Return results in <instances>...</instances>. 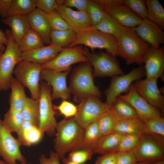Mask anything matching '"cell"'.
Returning a JSON list of instances; mask_svg holds the SVG:
<instances>
[{"instance_id":"cell-8","label":"cell","mask_w":164,"mask_h":164,"mask_svg":"<svg viewBox=\"0 0 164 164\" xmlns=\"http://www.w3.org/2000/svg\"><path fill=\"white\" fill-rule=\"evenodd\" d=\"M39 97V120L38 128L44 134L52 136L56 132L57 122L55 118L56 111L53 107L51 97V86L46 83L40 82Z\"/></svg>"},{"instance_id":"cell-27","label":"cell","mask_w":164,"mask_h":164,"mask_svg":"<svg viewBox=\"0 0 164 164\" xmlns=\"http://www.w3.org/2000/svg\"><path fill=\"white\" fill-rule=\"evenodd\" d=\"M114 132L142 134L145 132V124L138 117L122 120L118 121Z\"/></svg>"},{"instance_id":"cell-42","label":"cell","mask_w":164,"mask_h":164,"mask_svg":"<svg viewBox=\"0 0 164 164\" xmlns=\"http://www.w3.org/2000/svg\"><path fill=\"white\" fill-rule=\"evenodd\" d=\"M93 154L92 149H78L71 151L67 159L78 164H84L91 158Z\"/></svg>"},{"instance_id":"cell-25","label":"cell","mask_w":164,"mask_h":164,"mask_svg":"<svg viewBox=\"0 0 164 164\" xmlns=\"http://www.w3.org/2000/svg\"><path fill=\"white\" fill-rule=\"evenodd\" d=\"M125 134L114 132L102 135L92 148L94 153L104 154L114 152L121 139Z\"/></svg>"},{"instance_id":"cell-43","label":"cell","mask_w":164,"mask_h":164,"mask_svg":"<svg viewBox=\"0 0 164 164\" xmlns=\"http://www.w3.org/2000/svg\"><path fill=\"white\" fill-rule=\"evenodd\" d=\"M124 4L142 19H147L145 0H124Z\"/></svg>"},{"instance_id":"cell-50","label":"cell","mask_w":164,"mask_h":164,"mask_svg":"<svg viewBox=\"0 0 164 164\" xmlns=\"http://www.w3.org/2000/svg\"><path fill=\"white\" fill-rule=\"evenodd\" d=\"M12 0H0V16L3 19L8 17Z\"/></svg>"},{"instance_id":"cell-9","label":"cell","mask_w":164,"mask_h":164,"mask_svg":"<svg viewBox=\"0 0 164 164\" xmlns=\"http://www.w3.org/2000/svg\"><path fill=\"white\" fill-rule=\"evenodd\" d=\"M41 64L21 60L16 66L13 73L15 78L29 90L31 98L39 99L40 94V76Z\"/></svg>"},{"instance_id":"cell-10","label":"cell","mask_w":164,"mask_h":164,"mask_svg":"<svg viewBox=\"0 0 164 164\" xmlns=\"http://www.w3.org/2000/svg\"><path fill=\"white\" fill-rule=\"evenodd\" d=\"M79 103L77 114L73 118L84 129L110 111V107L105 102H102L97 97H87Z\"/></svg>"},{"instance_id":"cell-45","label":"cell","mask_w":164,"mask_h":164,"mask_svg":"<svg viewBox=\"0 0 164 164\" xmlns=\"http://www.w3.org/2000/svg\"><path fill=\"white\" fill-rule=\"evenodd\" d=\"M63 0H36L37 8L47 14L56 10L57 6L63 4Z\"/></svg>"},{"instance_id":"cell-35","label":"cell","mask_w":164,"mask_h":164,"mask_svg":"<svg viewBox=\"0 0 164 164\" xmlns=\"http://www.w3.org/2000/svg\"><path fill=\"white\" fill-rule=\"evenodd\" d=\"M36 0H12L9 16L28 15L36 7Z\"/></svg>"},{"instance_id":"cell-6","label":"cell","mask_w":164,"mask_h":164,"mask_svg":"<svg viewBox=\"0 0 164 164\" xmlns=\"http://www.w3.org/2000/svg\"><path fill=\"white\" fill-rule=\"evenodd\" d=\"M82 45L89 47L92 51L95 49H104L107 52L119 56L117 38L98 30H88L77 33L75 39L68 48Z\"/></svg>"},{"instance_id":"cell-11","label":"cell","mask_w":164,"mask_h":164,"mask_svg":"<svg viewBox=\"0 0 164 164\" xmlns=\"http://www.w3.org/2000/svg\"><path fill=\"white\" fill-rule=\"evenodd\" d=\"M110 16L127 28L136 27L142 19L124 4V0H94Z\"/></svg>"},{"instance_id":"cell-22","label":"cell","mask_w":164,"mask_h":164,"mask_svg":"<svg viewBox=\"0 0 164 164\" xmlns=\"http://www.w3.org/2000/svg\"><path fill=\"white\" fill-rule=\"evenodd\" d=\"M64 48L50 44L22 53V60L42 64L55 57Z\"/></svg>"},{"instance_id":"cell-37","label":"cell","mask_w":164,"mask_h":164,"mask_svg":"<svg viewBox=\"0 0 164 164\" xmlns=\"http://www.w3.org/2000/svg\"><path fill=\"white\" fill-rule=\"evenodd\" d=\"M142 134H125L121 139L114 152L133 150L138 145Z\"/></svg>"},{"instance_id":"cell-2","label":"cell","mask_w":164,"mask_h":164,"mask_svg":"<svg viewBox=\"0 0 164 164\" xmlns=\"http://www.w3.org/2000/svg\"><path fill=\"white\" fill-rule=\"evenodd\" d=\"M117 39L118 56L125 60L127 64L142 66L143 57L150 46L138 35L134 28L125 27Z\"/></svg>"},{"instance_id":"cell-33","label":"cell","mask_w":164,"mask_h":164,"mask_svg":"<svg viewBox=\"0 0 164 164\" xmlns=\"http://www.w3.org/2000/svg\"><path fill=\"white\" fill-rule=\"evenodd\" d=\"M77 32L73 29L62 31L51 30L50 44L64 48L69 46L76 39Z\"/></svg>"},{"instance_id":"cell-15","label":"cell","mask_w":164,"mask_h":164,"mask_svg":"<svg viewBox=\"0 0 164 164\" xmlns=\"http://www.w3.org/2000/svg\"><path fill=\"white\" fill-rule=\"evenodd\" d=\"M129 104L135 110L138 117L144 122L154 118L162 116L159 109L154 107L142 97L132 84L126 94L118 96Z\"/></svg>"},{"instance_id":"cell-16","label":"cell","mask_w":164,"mask_h":164,"mask_svg":"<svg viewBox=\"0 0 164 164\" xmlns=\"http://www.w3.org/2000/svg\"><path fill=\"white\" fill-rule=\"evenodd\" d=\"M70 71L59 72L51 69H42L40 79L51 86L52 100L59 98L63 100L70 99L71 93L66 83L67 77Z\"/></svg>"},{"instance_id":"cell-55","label":"cell","mask_w":164,"mask_h":164,"mask_svg":"<svg viewBox=\"0 0 164 164\" xmlns=\"http://www.w3.org/2000/svg\"><path fill=\"white\" fill-rule=\"evenodd\" d=\"M134 164H147L141 162H137Z\"/></svg>"},{"instance_id":"cell-48","label":"cell","mask_w":164,"mask_h":164,"mask_svg":"<svg viewBox=\"0 0 164 164\" xmlns=\"http://www.w3.org/2000/svg\"><path fill=\"white\" fill-rule=\"evenodd\" d=\"M60 158L55 152L51 151L50 156L47 158L44 155H42L39 158V164H60Z\"/></svg>"},{"instance_id":"cell-44","label":"cell","mask_w":164,"mask_h":164,"mask_svg":"<svg viewBox=\"0 0 164 164\" xmlns=\"http://www.w3.org/2000/svg\"><path fill=\"white\" fill-rule=\"evenodd\" d=\"M53 107L55 111H58L60 114L64 117L65 119L74 117L77 110V106L65 100H63L58 106L53 105Z\"/></svg>"},{"instance_id":"cell-32","label":"cell","mask_w":164,"mask_h":164,"mask_svg":"<svg viewBox=\"0 0 164 164\" xmlns=\"http://www.w3.org/2000/svg\"><path fill=\"white\" fill-rule=\"evenodd\" d=\"M44 42L37 32L29 29L22 37L19 45L22 52L35 49L44 46Z\"/></svg>"},{"instance_id":"cell-12","label":"cell","mask_w":164,"mask_h":164,"mask_svg":"<svg viewBox=\"0 0 164 164\" xmlns=\"http://www.w3.org/2000/svg\"><path fill=\"white\" fill-rule=\"evenodd\" d=\"M145 76L144 67L141 66L133 68L126 74L111 77L108 88L105 91V103L110 106L114 99L123 93L128 92L132 83Z\"/></svg>"},{"instance_id":"cell-5","label":"cell","mask_w":164,"mask_h":164,"mask_svg":"<svg viewBox=\"0 0 164 164\" xmlns=\"http://www.w3.org/2000/svg\"><path fill=\"white\" fill-rule=\"evenodd\" d=\"M132 151L138 162L151 164L164 159V137L144 133L138 145Z\"/></svg>"},{"instance_id":"cell-53","label":"cell","mask_w":164,"mask_h":164,"mask_svg":"<svg viewBox=\"0 0 164 164\" xmlns=\"http://www.w3.org/2000/svg\"><path fill=\"white\" fill-rule=\"evenodd\" d=\"M151 164H164V159L158 161Z\"/></svg>"},{"instance_id":"cell-3","label":"cell","mask_w":164,"mask_h":164,"mask_svg":"<svg viewBox=\"0 0 164 164\" xmlns=\"http://www.w3.org/2000/svg\"><path fill=\"white\" fill-rule=\"evenodd\" d=\"M69 88L73 95L75 101L80 103L83 99L90 96L99 97L101 93L94 84L93 67L88 62L84 63L72 73Z\"/></svg>"},{"instance_id":"cell-18","label":"cell","mask_w":164,"mask_h":164,"mask_svg":"<svg viewBox=\"0 0 164 164\" xmlns=\"http://www.w3.org/2000/svg\"><path fill=\"white\" fill-rule=\"evenodd\" d=\"M134 29L138 35L152 48H159L164 43L163 29L148 19H142Z\"/></svg>"},{"instance_id":"cell-38","label":"cell","mask_w":164,"mask_h":164,"mask_svg":"<svg viewBox=\"0 0 164 164\" xmlns=\"http://www.w3.org/2000/svg\"><path fill=\"white\" fill-rule=\"evenodd\" d=\"M96 122L102 135H104L114 132L118 121L110 111L100 118Z\"/></svg>"},{"instance_id":"cell-29","label":"cell","mask_w":164,"mask_h":164,"mask_svg":"<svg viewBox=\"0 0 164 164\" xmlns=\"http://www.w3.org/2000/svg\"><path fill=\"white\" fill-rule=\"evenodd\" d=\"M125 27L107 14L97 24L91 26L88 30H98L113 35L117 38Z\"/></svg>"},{"instance_id":"cell-47","label":"cell","mask_w":164,"mask_h":164,"mask_svg":"<svg viewBox=\"0 0 164 164\" xmlns=\"http://www.w3.org/2000/svg\"><path fill=\"white\" fill-rule=\"evenodd\" d=\"M89 1V0H64L63 4L69 8H75L78 11L86 12Z\"/></svg>"},{"instance_id":"cell-23","label":"cell","mask_w":164,"mask_h":164,"mask_svg":"<svg viewBox=\"0 0 164 164\" xmlns=\"http://www.w3.org/2000/svg\"><path fill=\"white\" fill-rule=\"evenodd\" d=\"M16 133L17 139L21 145L27 146L39 143L44 135L38 127L25 121H23L21 127Z\"/></svg>"},{"instance_id":"cell-39","label":"cell","mask_w":164,"mask_h":164,"mask_svg":"<svg viewBox=\"0 0 164 164\" xmlns=\"http://www.w3.org/2000/svg\"><path fill=\"white\" fill-rule=\"evenodd\" d=\"M86 12L92 25L97 24L107 15L104 10L95 2L89 0Z\"/></svg>"},{"instance_id":"cell-1","label":"cell","mask_w":164,"mask_h":164,"mask_svg":"<svg viewBox=\"0 0 164 164\" xmlns=\"http://www.w3.org/2000/svg\"><path fill=\"white\" fill-rule=\"evenodd\" d=\"M84 132V129L73 117L64 118L57 122L54 149L60 158L64 157L67 153L80 148Z\"/></svg>"},{"instance_id":"cell-41","label":"cell","mask_w":164,"mask_h":164,"mask_svg":"<svg viewBox=\"0 0 164 164\" xmlns=\"http://www.w3.org/2000/svg\"><path fill=\"white\" fill-rule=\"evenodd\" d=\"M144 123L145 133L155 134L164 137V118L163 116L152 118Z\"/></svg>"},{"instance_id":"cell-40","label":"cell","mask_w":164,"mask_h":164,"mask_svg":"<svg viewBox=\"0 0 164 164\" xmlns=\"http://www.w3.org/2000/svg\"><path fill=\"white\" fill-rule=\"evenodd\" d=\"M47 14L51 30L56 31L70 29L73 30L56 10L52 11Z\"/></svg>"},{"instance_id":"cell-21","label":"cell","mask_w":164,"mask_h":164,"mask_svg":"<svg viewBox=\"0 0 164 164\" xmlns=\"http://www.w3.org/2000/svg\"><path fill=\"white\" fill-rule=\"evenodd\" d=\"M26 16L30 28L39 34L44 43L50 44L51 29L47 14L36 8L31 12L27 15Z\"/></svg>"},{"instance_id":"cell-24","label":"cell","mask_w":164,"mask_h":164,"mask_svg":"<svg viewBox=\"0 0 164 164\" xmlns=\"http://www.w3.org/2000/svg\"><path fill=\"white\" fill-rule=\"evenodd\" d=\"M2 21L9 26L15 41L19 46L29 26L26 15H15L2 19Z\"/></svg>"},{"instance_id":"cell-31","label":"cell","mask_w":164,"mask_h":164,"mask_svg":"<svg viewBox=\"0 0 164 164\" xmlns=\"http://www.w3.org/2000/svg\"><path fill=\"white\" fill-rule=\"evenodd\" d=\"M147 19L164 29V9L158 0H146Z\"/></svg>"},{"instance_id":"cell-51","label":"cell","mask_w":164,"mask_h":164,"mask_svg":"<svg viewBox=\"0 0 164 164\" xmlns=\"http://www.w3.org/2000/svg\"><path fill=\"white\" fill-rule=\"evenodd\" d=\"M8 42L5 33L2 30L0 29V50L2 52H4L5 50V46H6Z\"/></svg>"},{"instance_id":"cell-14","label":"cell","mask_w":164,"mask_h":164,"mask_svg":"<svg viewBox=\"0 0 164 164\" xmlns=\"http://www.w3.org/2000/svg\"><path fill=\"white\" fill-rule=\"evenodd\" d=\"M11 133L0 118V157L6 164H16L17 161L21 163L26 162L20 150V142Z\"/></svg>"},{"instance_id":"cell-7","label":"cell","mask_w":164,"mask_h":164,"mask_svg":"<svg viewBox=\"0 0 164 164\" xmlns=\"http://www.w3.org/2000/svg\"><path fill=\"white\" fill-rule=\"evenodd\" d=\"M83 53L93 67V77H113L124 74L116 56L101 51L91 53L83 48Z\"/></svg>"},{"instance_id":"cell-46","label":"cell","mask_w":164,"mask_h":164,"mask_svg":"<svg viewBox=\"0 0 164 164\" xmlns=\"http://www.w3.org/2000/svg\"><path fill=\"white\" fill-rule=\"evenodd\" d=\"M137 162L132 151L116 152L115 164H134Z\"/></svg>"},{"instance_id":"cell-28","label":"cell","mask_w":164,"mask_h":164,"mask_svg":"<svg viewBox=\"0 0 164 164\" xmlns=\"http://www.w3.org/2000/svg\"><path fill=\"white\" fill-rule=\"evenodd\" d=\"M110 107V112L117 121L138 117L136 112L132 107L118 97L114 99Z\"/></svg>"},{"instance_id":"cell-26","label":"cell","mask_w":164,"mask_h":164,"mask_svg":"<svg viewBox=\"0 0 164 164\" xmlns=\"http://www.w3.org/2000/svg\"><path fill=\"white\" fill-rule=\"evenodd\" d=\"M11 92L9 99L10 108L21 112L26 96L24 87L15 77H12L10 83Z\"/></svg>"},{"instance_id":"cell-13","label":"cell","mask_w":164,"mask_h":164,"mask_svg":"<svg viewBox=\"0 0 164 164\" xmlns=\"http://www.w3.org/2000/svg\"><path fill=\"white\" fill-rule=\"evenodd\" d=\"M83 49L81 45L64 48L53 59L41 64L42 68L59 72L70 71L71 65L76 63L88 62L83 54Z\"/></svg>"},{"instance_id":"cell-56","label":"cell","mask_w":164,"mask_h":164,"mask_svg":"<svg viewBox=\"0 0 164 164\" xmlns=\"http://www.w3.org/2000/svg\"><path fill=\"white\" fill-rule=\"evenodd\" d=\"M20 164H31L30 163H27L26 162H25V163H21Z\"/></svg>"},{"instance_id":"cell-57","label":"cell","mask_w":164,"mask_h":164,"mask_svg":"<svg viewBox=\"0 0 164 164\" xmlns=\"http://www.w3.org/2000/svg\"><path fill=\"white\" fill-rule=\"evenodd\" d=\"M2 51H1L0 50V57L1 56V55H2Z\"/></svg>"},{"instance_id":"cell-4","label":"cell","mask_w":164,"mask_h":164,"mask_svg":"<svg viewBox=\"0 0 164 164\" xmlns=\"http://www.w3.org/2000/svg\"><path fill=\"white\" fill-rule=\"evenodd\" d=\"M8 40L6 49L0 57V91L10 88V83L14 69L22 60L19 46L15 41L10 30H5Z\"/></svg>"},{"instance_id":"cell-49","label":"cell","mask_w":164,"mask_h":164,"mask_svg":"<svg viewBox=\"0 0 164 164\" xmlns=\"http://www.w3.org/2000/svg\"><path fill=\"white\" fill-rule=\"evenodd\" d=\"M116 152L102 155L98 157L94 164H115Z\"/></svg>"},{"instance_id":"cell-30","label":"cell","mask_w":164,"mask_h":164,"mask_svg":"<svg viewBox=\"0 0 164 164\" xmlns=\"http://www.w3.org/2000/svg\"><path fill=\"white\" fill-rule=\"evenodd\" d=\"M39 98L35 99L27 97L21 112L24 121L37 127L39 120Z\"/></svg>"},{"instance_id":"cell-54","label":"cell","mask_w":164,"mask_h":164,"mask_svg":"<svg viewBox=\"0 0 164 164\" xmlns=\"http://www.w3.org/2000/svg\"><path fill=\"white\" fill-rule=\"evenodd\" d=\"M0 164H6L4 161L1 160L0 159Z\"/></svg>"},{"instance_id":"cell-36","label":"cell","mask_w":164,"mask_h":164,"mask_svg":"<svg viewBox=\"0 0 164 164\" xmlns=\"http://www.w3.org/2000/svg\"><path fill=\"white\" fill-rule=\"evenodd\" d=\"M23 121L20 111L10 108L5 114L2 121L5 127L11 132L17 133Z\"/></svg>"},{"instance_id":"cell-52","label":"cell","mask_w":164,"mask_h":164,"mask_svg":"<svg viewBox=\"0 0 164 164\" xmlns=\"http://www.w3.org/2000/svg\"><path fill=\"white\" fill-rule=\"evenodd\" d=\"M60 159L63 164H78L69 160L67 158L64 157L60 158Z\"/></svg>"},{"instance_id":"cell-17","label":"cell","mask_w":164,"mask_h":164,"mask_svg":"<svg viewBox=\"0 0 164 164\" xmlns=\"http://www.w3.org/2000/svg\"><path fill=\"white\" fill-rule=\"evenodd\" d=\"M157 80L154 78L146 77L136 81L132 85L142 97L163 113L164 111V97L158 87Z\"/></svg>"},{"instance_id":"cell-19","label":"cell","mask_w":164,"mask_h":164,"mask_svg":"<svg viewBox=\"0 0 164 164\" xmlns=\"http://www.w3.org/2000/svg\"><path fill=\"white\" fill-rule=\"evenodd\" d=\"M144 68L146 77L158 79L162 76L164 70V48L151 46L143 57Z\"/></svg>"},{"instance_id":"cell-20","label":"cell","mask_w":164,"mask_h":164,"mask_svg":"<svg viewBox=\"0 0 164 164\" xmlns=\"http://www.w3.org/2000/svg\"><path fill=\"white\" fill-rule=\"evenodd\" d=\"M56 10L77 33L88 30L92 25L86 12L75 11L62 4Z\"/></svg>"},{"instance_id":"cell-34","label":"cell","mask_w":164,"mask_h":164,"mask_svg":"<svg viewBox=\"0 0 164 164\" xmlns=\"http://www.w3.org/2000/svg\"><path fill=\"white\" fill-rule=\"evenodd\" d=\"M102 136L96 121L91 123L84 129L82 143L79 149H92Z\"/></svg>"}]
</instances>
